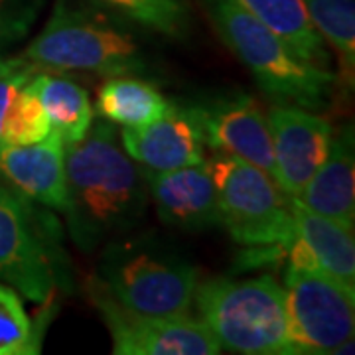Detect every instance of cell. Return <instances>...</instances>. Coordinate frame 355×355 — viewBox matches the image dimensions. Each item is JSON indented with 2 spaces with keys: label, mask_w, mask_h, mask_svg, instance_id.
<instances>
[{
  "label": "cell",
  "mask_w": 355,
  "mask_h": 355,
  "mask_svg": "<svg viewBox=\"0 0 355 355\" xmlns=\"http://www.w3.org/2000/svg\"><path fill=\"white\" fill-rule=\"evenodd\" d=\"M65 191L67 233L85 253L139 227L150 200L142 168L109 121L91 123L83 139L65 144Z\"/></svg>",
  "instance_id": "cell-1"
},
{
  "label": "cell",
  "mask_w": 355,
  "mask_h": 355,
  "mask_svg": "<svg viewBox=\"0 0 355 355\" xmlns=\"http://www.w3.org/2000/svg\"><path fill=\"white\" fill-rule=\"evenodd\" d=\"M205 144L216 153L241 158L263 172H275L272 137L265 109L247 95L203 105Z\"/></svg>",
  "instance_id": "cell-12"
},
{
  "label": "cell",
  "mask_w": 355,
  "mask_h": 355,
  "mask_svg": "<svg viewBox=\"0 0 355 355\" xmlns=\"http://www.w3.org/2000/svg\"><path fill=\"white\" fill-rule=\"evenodd\" d=\"M148 196L160 219L182 231H207L221 227L217 191L207 162L150 172L142 170Z\"/></svg>",
  "instance_id": "cell-13"
},
{
  "label": "cell",
  "mask_w": 355,
  "mask_h": 355,
  "mask_svg": "<svg viewBox=\"0 0 355 355\" xmlns=\"http://www.w3.org/2000/svg\"><path fill=\"white\" fill-rule=\"evenodd\" d=\"M137 24L170 38H182L190 26L186 0H97Z\"/></svg>",
  "instance_id": "cell-22"
},
{
  "label": "cell",
  "mask_w": 355,
  "mask_h": 355,
  "mask_svg": "<svg viewBox=\"0 0 355 355\" xmlns=\"http://www.w3.org/2000/svg\"><path fill=\"white\" fill-rule=\"evenodd\" d=\"M170 103L153 83L130 76L109 77L99 89L97 113L123 128H140L168 111Z\"/></svg>",
  "instance_id": "cell-19"
},
{
  "label": "cell",
  "mask_w": 355,
  "mask_h": 355,
  "mask_svg": "<svg viewBox=\"0 0 355 355\" xmlns=\"http://www.w3.org/2000/svg\"><path fill=\"white\" fill-rule=\"evenodd\" d=\"M40 103L65 144L79 142L93 123V107L85 89L73 79L53 73H36L30 79Z\"/></svg>",
  "instance_id": "cell-18"
},
{
  "label": "cell",
  "mask_w": 355,
  "mask_h": 355,
  "mask_svg": "<svg viewBox=\"0 0 355 355\" xmlns=\"http://www.w3.org/2000/svg\"><path fill=\"white\" fill-rule=\"evenodd\" d=\"M125 153L150 172H168L205 160L202 107L170 103L168 111L154 123L140 128H123Z\"/></svg>",
  "instance_id": "cell-11"
},
{
  "label": "cell",
  "mask_w": 355,
  "mask_h": 355,
  "mask_svg": "<svg viewBox=\"0 0 355 355\" xmlns=\"http://www.w3.org/2000/svg\"><path fill=\"white\" fill-rule=\"evenodd\" d=\"M207 162L217 191L221 227L247 247H282L294 239L288 196L270 174L229 154L216 153Z\"/></svg>",
  "instance_id": "cell-7"
},
{
  "label": "cell",
  "mask_w": 355,
  "mask_h": 355,
  "mask_svg": "<svg viewBox=\"0 0 355 355\" xmlns=\"http://www.w3.org/2000/svg\"><path fill=\"white\" fill-rule=\"evenodd\" d=\"M288 203L294 219V239L286 247L288 265L316 268L355 294L354 231L310 211L296 198L288 196Z\"/></svg>",
  "instance_id": "cell-14"
},
{
  "label": "cell",
  "mask_w": 355,
  "mask_h": 355,
  "mask_svg": "<svg viewBox=\"0 0 355 355\" xmlns=\"http://www.w3.org/2000/svg\"><path fill=\"white\" fill-rule=\"evenodd\" d=\"M193 304L221 349L245 355H294L284 286L272 275L198 282Z\"/></svg>",
  "instance_id": "cell-2"
},
{
  "label": "cell",
  "mask_w": 355,
  "mask_h": 355,
  "mask_svg": "<svg viewBox=\"0 0 355 355\" xmlns=\"http://www.w3.org/2000/svg\"><path fill=\"white\" fill-rule=\"evenodd\" d=\"M36 73H38V67L30 64L22 55L2 60V64H0V140H2V128H4L6 114H8V109L12 105L16 93Z\"/></svg>",
  "instance_id": "cell-25"
},
{
  "label": "cell",
  "mask_w": 355,
  "mask_h": 355,
  "mask_svg": "<svg viewBox=\"0 0 355 355\" xmlns=\"http://www.w3.org/2000/svg\"><path fill=\"white\" fill-rule=\"evenodd\" d=\"M266 116L275 156L272 178L286 196L296 198L330 153V121L292 103L272 105Z\"/></svg>",
  "instance_id": "cell-10"
},
{
  "label": "cell",
  "mask_w": 355,
  "mask_h": 355,
  "mask_svg": "<svg viewBox=\"0 0 355 355\" xmlns=\"http://www.w3.org/2000/svg\"><path fill=\"white\" fill-rule=\"evenodd\" d=\"M97 279L116 302L144 316H188L200 272L186 257L153 237L107 243Z\"/></svg>",
  "instance_id": "cell-5"
},
{
  "label": "cell",
  "mask_w": 355,
  "mask_h": 355,
  "mask_svg": "<svg viewBox=\"0 0 355 355\" xmlns=\"http://www.w3.org/2000/svg\"><path fill=\"white\" fill-rule=\"evenodd\" d=\"M87 296L113 340L114 355H217L221 345L202 320L144 316L116 302L99 279L87 282Z\"/></svg>",
  "instance_id": "cell-9"
},
{
  "label": "cell",
  "mask_w": 355,
  "mask_h": 355,
  "mask_svg": "<svg viewBox=\"0 0 355 355\" xmlns=\"http://www.w3.org/2000/svg\"><path fill=\"white\" fill-rule=\"evenodd\" d=\"M0 180L26 200L64 214L65 142L51 130L34 144H0Z\"/></svg>",
  "instance_id": "cell-15"
},
{
  "label": "cell",
  "mask_w": 355,
  "mask_h": 355,
  "mask_svg": "<svg viewBox=\"0 0 355 355\" xmlns=\"http://www.w3.org/2000/svg\"><path fill=\"white\" fill-rule=\"evenodd\" d=\"M296 200L310 211L334 219L342 227H355L354 128L331 139L330 153L316 174L306 182Z\"/></svg>",
  "instance_id": "cell-16"
},
{
  "label": "cell",
  "mask_w": 355,
  "mask_h": 355,
  "mask_svg": "<svg viewBox=\"0 0 355 355\" xmlns=\"http://www.w3.org/2000/svg\"><path fill=\"white\" fill-rule=\"evenodd\" d=\"M62 229L0 180V280L32 302H48L58 286H69Z\"/></svg>",
  "instance_id": "cell-6"
},
{
  "label": "cell",
  "mask_w": 355,
  "mask_h": 355,
  "mask_svg": "<svg viewBox=\"0 0 355 355\" xmlns=\"http://www.w3.org/2000/svg\"><path fill=\"white\" fill-rule=\"evenodd\" d=\"M306 14L318 34L336 50L343 77L354 83L355 2L354 0H302Z\"/></svg>",
  "instance_id": "cell-20"
},
{
  "label": "cell",
  "mask_w": 355,
  "mask_h": 355,
  "mask_svg": "<svg viewBox=\"0 0 355 355\" xmlns=\"http://www.w3.org/2000/svg\"><path fill=\"white\" fill-rule=\"evenodd\" d=\"M209 20L229 50L257 81L280 103L320 109L330 101L336 76L306 62L291 46L231 0H203Z\"/></svg>",
  "instance_id": "cell-3"
},
{
  "label": "cell",
  "mask_w": 355,
  "mask_h": 355,
  "mask_svg": "<svg viewBox=\"0 0 355 355\" xmlns=\"http://www.w3.org/2000/svg\"><path fill=\"white\" fill-rule=\"evenodd\" d=\"M46 0H0V55L30 32Z\"/></svg>",
  "instance_id": "cell-24"
},
{
  "label": "cell",
  "mask_w": 355,
  "mask_h": 355,
  "mask_svg": "<svg viewBox=\"0 0 355 355\" xmlns=\"http://www.w3.org/2000/svg\"><path fill=\"white\" fill-rule=\"evenodd\" d=\"M284 296L294 355L349 352L354 345L355 294L316 268L286 265Z\"/></svg>",
  "instance_id": "cell-8"
},
{
  "label": "cell",
  "mask_w": 355,
  "mask_h": 355,
  "mask_svg": "<svg viewBox=\"0 0 355 355\" xmlns=\"http://www.w3.org/2000/svg\"><path fill=\"white\" fill-rule=\"evenodd\" d=\"M51 132L50 121L32 83L28 81L8 109L0 144H34Z\"/></svg>",
  "instance_id": "cell-23"
},
{
  "label": "cell",
  "mask_w": 355,
  "mask_h": 355,
  "mask_svg": "<svg viewBox=\"0 0 355 355\" xmlns=\"http://www.w3.org/2000/svg\"><path fill=\"white\" fill-rule=\"evenodd\" d=\"M44 330L30 320L18 291L0 284V355L40 354Z\"/></svg>",
  "instance_id": "cell-21"
},
{
  "label": "cell",
  "mask_w": 355,
  "mask_h": 355,
  "mask_svg": "<svg viewBox=\"0 0 355 355\" xmlns=\"http://www.w3.org/2000/svg\"><path fill=\"white\" fill-rule=\"evenodd\" d=\"M38 69L89 71L105 77L144 69L142 48L113 18L71 0H58L50 18L22 53Z\"/></svg>",
  "instance_id": "cell-4"
},
{
  "label": "cell",
  "mask_w": 355,
  "mask_h": 355,
  "mask_svg": "<svg viewBox=\"0 0 355 355\" xmlns=\"http://www.w3.org/2000/svg\"><path fill=\"white\" fill-rule=\"evenodd\" d=\"M261 24L279 34L310 64L330 67L331 53L306 14L302 0H231Z\"/></svg>",
  "instance_id": "cell-17"
},
{
  "label": "cell",
  "mask_w": 355,
  "mask_h": 355,
  "mask_svg": "<svg viewBox=\"0 0 355 355\" xmlns=\"http://www.w3.org/2000/svg\"><path fill=\"white\" fill-rule=\"evenodd\" d=\"M2 60H4V55H0V64H2Z\"/></svg>",
  "instance_id": "cell-26"
}]
</instances>
